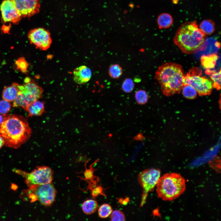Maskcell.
I'll return each mask as SVG.
<instances>
[{"label": "cell", "mask_w": 221, "mask_h": 221, "mask_svg": "<svg viewBox=\"0 0 221 221\" xmlns=\"http://www.w3.org/2000/svg\"><path fill=\"white\" fill-rule=\"evenodd\" d=\"M45 106L43 103L37 100L29 105L26 110L28 112V116H39L44 111Z\"/></svg>", "instance_id": "obj_15"}, {"label": "cell", "mask_w": 221, "mask_h": 221, "mask_svg": "<svg viewBox=\"0 0 221 221\" xmlns=\"http://www.w3.org/2000/svg\"><path fill=\"white\" fill-rule=\"evenodd\" d=\"M184 75L181 65L171 62L158 67L155 72V78L163 94L170 96L180 92L184 85Z\"/></svg>", "instance_id": "obj_2"}, {"label": "cell", "mask_w": 221, "mask_h": 221, "mask_svg": "<svg viewBox=\"0 0 221 221\" xmlns=\"http://www.w3.org/2000/svg\"><path fill=\"white\" fill-rule=\"evenodd\" d=\"M210 77L213 83V87L219 90L221 88V70L218 72H213Z\"/></svg>", "instance_id": "obj_24"}, {"label": "cell", "mask_w": 221, "mask_h": 221, "mask_svg": "<svg viewBox=\"0 0 221 221\" xmlns=\"http://www.w3.org/2000/svg\"><path fill=\"white\" fill-rule=\"evenodd\" d=\"M32 202L38 200L42 205L48 206L55 201L56 191L52 183L33 186L25 192Z\"/></svg>", "instance_id": "obj_7"}, {"label": "cell", "mask_w": 221, "mask_h": 221, "mask_svg": "<svg viewBox=\"0 0 221 221\" xmlns=\"http://www.w3.org/2000/svg\"><path fill=\"white\" fill-rule=\"evenodd\" d=\"M74 82L79 84L87 83L90 80L92 75L90 69L85 65H82L76 68L73 72Z\"/></svg>", "instance_id": "obj_13"}, {"label": "cell", "mask_w": 221, "mask_h": 221, "mask_svg": "<svg viewBox=\"0 0 221 221\" xmlns=\"http://www.w3.org/2000/svg\"><path fill=\"white\" fill-rule=\"evenodd\" d=\"M4 120V117L1 114H0V125L2 122Z\"/></svg>", "instance_id": "obj_32"}, {"label": "cell", "mask_w": 221, "mask_h": 221, "mask_svg": "<svg viewBox=\"0 0 221 221\" xmlns=\"http://www.w3.org/2000/svg\"><path fill=\"white\" fill-rule=\"evenodd\" d=\"M11 108L10 102L3 99L0 100V114L6 115L10 111Z\"/></svg>", "instance_id": "obj_27"}, {"label": "cell", "mask_w": 221, "mask_h": 221, "mask_svg": "<svg viewBox=\"0 0 221 221\" xmlns=\"http://www.w3.org/2000/svg\"><path fill=\"white\" fill-rule=\"evenodd\" d=\"M202 70L195 67L190 69L185 75L184 85L188 84L193 87L200 95H209L213 88V83L211 79L202 76Z\"/></svg>", "instance_id": "obj_6"}, {"label": "cell", "mask_w": 221, "mask_h": 221, "mask_svg": "<svg viewBox=\"0 0 221 221\" xmlns=\"http://www.w3.org/2000/svg\"><path fill=\"white\" fill-rule=\"evenodd\" d=\"M13 171L25 178L28 187L52 183L53 178V172L47 166L37 167L31 172L28 173L20 169H14Z\"/></svg>", "instance_id": "obj_8"}, {"label": "cell", "mask_w": 221, "mask_h": 221, "mask_svg": "<svg viewBox=\"0 0 221 221\" xmlns=\"http://www.w3.org/2000/svg\"><path fill=\"white\" fill-rule=\"evenodd\" d=\"M181 90L183 95L187 99H194L196 97L197 95V92L196 90L189 85H184Z\"/></svg>", "instance_id": "obj_20"}, {"label": "cell", "mask_w": 221, "mask_h": 221, "mask_svg": "<svg viewBox=\"0 0 221 221\" xmlns=\"http://www.w3.org/2000/svg\"><path fill=\"white\" fill-rule=\"evenodd\" d=\"M0 10L2 21L5 23L10 22L17 24L22 18L13 0H4L0 6Z\"/></svg>", "instance_id": "obj_11"}, {"label": "cell", "mask_w": 221, "mask_h": 221, "mask_svg": "<svg viewBox=\"0 0 221 221\" xmlns=\"http://www.w3.org/2000/svg\"><path fill=\"white\" fill-rule=\"evenodd\" d=\"M19 85V84L14 83L10 86L5 87L2 92L3 99L9 102L15 100L18 95Z\"/></svg>", "instance_id": "obj_14"}, {"label": "cell", "mask_w": 221, "mask_h": 221, "mask_svg": "<svg viewBox=\"0 0 221 221\" xmlns=\"http://www.w3.org/2000/svg\"><path fill=\"white\" fill-rule=\"evenodd\" d=\"M108 73L111 78L114 79H118L122 74V69L119 64H114L111 65L109 67Z\"/></svg>", "instance_id": "obj_21"}, {"label": "cell", "mask_w": 221, "mask_h": 221, "mask_svg": "<svg viewBox=\"0 0 221 221\" xmlns=\"http://www.w3.org/2000/svg\"><path fill=\"white\" fill-rule=\"evenodd\" d=\"M5 142L3 138L0 135V149L5 144Z\"/></svg>", "instance_id": "obj_31"}, {"label": "cell", "mask_w": 221, "mask_h": 221, "mask_svg": "<svg viewBox=\"0 0 221 221\" xmlns=\"http://www.w3.org/2000/svg\"><path fill=\"white\" fill-rule=\"evenodd\" d=\"M205 35L199 28L196 21L184 23L177 30L173 42L186 54L195 52L204 43Z\"/></svg>", "instance_id": "obj_3"}, {"label": "cell", "mask_w": 221, "mask_h": 221, "mask_svg": "<svg viewBox=\"0 0 221 221\" xmlns=\"http://www.w3.org/2000/svg\"><path fill=\"white\" fill-rule=\"evenodd\" d=\"M110 215L111 221H122L125 220V215L124 213L118 210L112 211Z\"/></svg>", "instance_id": "obj_28"}, {"label": "cell", "mask_w": 221, "mask_h": 221, "mask_svg": "<svg viewBox=\"0 0 221 221\" xmlns=\"http://www.w3.org/2000/svg\"><path fill=\"white\" fill-rule=\"evenodd\" d=\"M28 37L31 44L34 45L37 48L42 50L48 49L52 43L49 32L43 28L31 29L28 33Z\"/></svg>", "instance_id": "obj_10"}, {"label": "cell", "mask_w": 221, "mask_h": 221, "mask_svg": "<svg viewBox=\"0 0 221 221\" xmlns=\"http://www.w3.org/2000/svg\"><path fill=\"white\" fill-rule=\"evenodd\" d=\"M112 211V208L110 205L104 204L99 207L98 210V215L100 218H105L109 216Z\"/></svg>", "instance_id": "obj_22"}, {"label": "cell", "mask_w": 221, "mask_h": 221, "mask_svg": "<svg viewBox=\"0 0 221 221\" xmlns=\"http://www.w3.org/2000/svg\"><path fill=\"white\" fill-rule=\"evenodd\" d=\"M135 97L137 103L140 105H143L146 103L149 98L146 91L142 89L137 91L135 93Z\"/></svg>", "instance_id": "obj_23"}, {"label": "cell", "mask_w": 221, "mask_h": 221, "mask_svg": "<svg viewBox=\"0 0 221 221\" xmlns=\"http://www.w3.org/2000/svg\"><path fill=\"white\" fill-rule=\"evenodd\" d=\"M84 175L85 178L87 179H91L93 178V172L90 169L86 170L84 172Z\"/></svg>", "instance_id": "obj_30"}, {"label": "cell", "mask_w": 221, "mask_h": 221, "mask_svg": "<svg viewBox=\"0 0 221 221\" xmlns=\"http://www.w3.org/2000/svg\"><path fill=\"white\" fill-rule=\"evenodd\" d=\"M158 196L165 201H172L179 197L186 188L184 179L176 173H167L160 177L157 184Z\"/></svg>", "instance_id": "obj_4"}, {"label": "cell", "mask_w": 221, "mask_h": 221, "mask_svg": "<svg viewBox=\"0 0 221 221\" xmlns=\"http://www.w3.org/2000/svg\"><path fill=\"white\" fill-rule=\"evenodd\" d=\"M199 28L205 35H210L214 32L215 25L212 20L205 19L201 22Z\"/></svg>", "instance_id": "obj_18"}, {"label": "cell", "mask_w": 221, "mask_h": 221, "mask_svg": "<svg viewBox=\"0 0 221 221\" xmlns=\"http://www.w3.org/2000/svg\"><path fill=\"white\" fill-rule=\"evenodd\" d=\"M98 208V204L95 200L88 199L84 201L82 205L83 211L88 215L94 213Z\"/></svg>", "instance_id": "obj_19"}, {"label": "cell", "mask_w": 221, "mask_h": 221, "mask_svg": "<svg viewBox=\"0 0 221 221\" xmlns=\"http://www.w3.org/2000/svg\"><path fill=\"white\" fill-rule=\"evenodd\" d=\"M15 64L17 70H19L25 73L27 72L28 64L24 58L21 57L18 58L15 62Z\"/></svg>", "instance_id": "obj_25"}, {"label": "cell", "mask_w": 221, "mask_h": 221, "mask_svg": "<svg viewBox=\"0 0 221 221\" xmlns=\"http://www.w3.org/2000/svg\"><path fill=\"white\" fill-rule=\"evenodd\" d=\"M25 83L23 85L20 84L18 95L13 101V106L21 107L26 110L29 105L41 97L43 90L29 78L25 79Z\"/></svg>", "instance_id": "obj_5"}, {"label": "cell", "mask_w": 221, "mask_h": 221, "mask_svg": "<svg viewBox=\"0 0 221 221\" xmlns=\"http://www.w3.org/2000/svg\"><path fill=\"white\" fill-rule=\"evenodd\" d=\"M157 22L159 29H167L170 27L172 25L173 19L169 13H164L159 15Z\"/></svg>", "instance_id": "obj_16"}, {"label": "cell", "mask_w": 221, "mask_h": 221, "mask_svg": "<svg viewBox=\"0 0 221 221\" xmlns=\"http://www.w3.org/2000/svg\"><path fill=\"white\" fill-rule=\"evenodd\" d=\"M218 56L215 54L208 56L203 55L201 57V64L206 69L214 68L216 65Z\"/></svg>", "instance_id": "obj_17"}, {"label": "cell", "mask_w": 221, "mask_h": 221, "mask_svg": "<svg viewBox=\"0 0 221 221\" xmlns=\"http://www.w3.org/2000/svg\"><path fill=\"white\" fill-rule=\"evenodd\" d=\"M32 133L26 119L21 116L6 115L0 125V135L4 138L5 145L17 149L29 138Z\"/></svg>", "instance_id": "obj_1"}, {"label": "cell", "mask_w": 221, "mask_h": 221, "mask_svg": "<svg viewBox=\"0 0 221 221\" xmlns=\"http://www.w3.org/2000/svg\"><path fill=\"white\" fill-rule=\"evenodd\" d=\"M160 174L159 169L152 168L143 170L138 175V181L143 190L141 206L145 203L148 193L154 190L160 178Z\"/></svg>", "instance_id": "obj_9"}, {"label": "cell", "mask_w": 221, "mask_h": 221, "mask_svg": "<svg viewBox=\"0 0 221 221\" xmlns=\"http://www.w3.org/2000/svg\"><path fill=\"white\" fill-rule=\"evenodd\" d=\"M102 188L101 186H98L93 189L91 192V194L93 197H95L99 194H102Z\"/></svg>", "instance_id": "obj_29"}, {"label": "cell", "mask_w": 221, "mask_h": 221, "mask_svg": "<svg viewBox=\"0 0 221 221\" xmlns=\"http://www.w3.org/2000/svg\"><path fill=\"white\" fill-rule=\"evenodd\" d=\"M134 85L133 80L130 78L125 79L122 84V90L126 93L131 92L134 88Z\"/></svg>", "instance_id": "obj_26"}, {"label": "cell", "mask_w": 221, "mask_h": 221, "mask_svg": "<svg viewBox=\"0 0 221 221\" xmlns=\"http://www.w3.org/2000/svg\"><path fill=\"white\" fill-rule=\"evenodd\" d=\"M22 17H30L39 12L41 0H13Z\"/></svg>", "instance_id": "obj_12"}]
</instances>
